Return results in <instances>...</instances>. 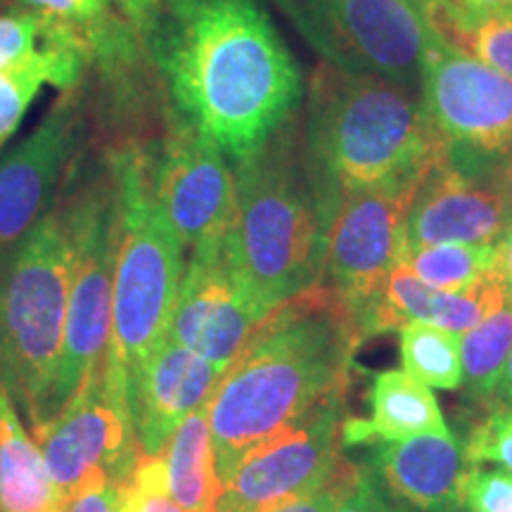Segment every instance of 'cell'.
<instances>
[{"label": "cell", "mask_w": 512, "mask_h": 512, "mask_svg": "<svg viewBox=\"0 0 512 512\" xmlns=\"http://www.w3.org/2000/svg\"><path fill=\"white\" fill-rule=\"evenodd\" d=\"M119 197L110 354L126 375L169 337L185 249L147 181L145 150L128 145L110 157Z\"/></svg>", "instance_id": "obj_6"}, {"label": "cell", "mask_w": 512, "mask_h": 512, "mask_svg": "<svg viewBox=\"0 0 512 512\" xmlns=\"http://www.w3.org/2000/svg\"><path fill=\"white\" fill-rule=\"evenodd\" d=\"M69 302V238L55 209L0 264V382L38 427L53 415Z\"/></svg>", "instance_id": "obj_5"}, {"label": "cell", "mask_w": 512, "mask_h": 512, "mask_svg": "<svg viewBox=\"0 0 512 512\" xmlns=\"http://www.w3.org/2000/svg\"><path fill=\"white\" fill-rule=\"evenodd\" d=\"M411 3H415L420 8V5H425V3H432V0H411Z\"/></svg>", "instance_id": "obj_40"}, {"label": "cell", "mask_w": 512, "mask_h": 512, "mask_svg": "<svg viewBox=\"0 0 512 512\" xmlns=\"http://www.w3.org/2000/svg\"><path fill=\"white\" fill-rule=\"evenodd\" d=\"M463 508L470 512H512V475L470 467L463 484Z\"/></svg>", "instance_id": "obj_31"}, {"label": "cell", "mask_w": 512, "mask_h": 512, "mask_svg": "<svg viewBox=\"0 0 512 512\" xmlns=\"http://www.w3.org/2000/svg\"><path fill=\"white\" fill-rule=\"evenodd\" d=\"M491 399H496L498 403H503V406L512 408V351L508 356V361H505V368L501 377H498V384L494 389V396Z\"/></svg>", "instance_id": "obj_38"}, {"label": "cell", "mask_w": 512, "mask_h": 512, "mask_svg": "<svg viewBox=\"0 0 512 512\" xmlns=\"http://www.w3.org/2000/svg\"><path fill=\"white\" fill-rule=\"evenodd\" d=\"M332 211L335 202L313 176L294 119L238 162L228 249L261 311L320 283Z\"/></svg>", "instance_id": "obj_4"}, {"label": "cell", "mask_w": 512, "mask_h": 512, "mask_svg": "<svg viewBox=\"0 0 512 512\" xmlns=\"http://www.w3.org/2000/svg\"><path fill=\"white\" fill-rule=\"evenodd\" d=\"M83 72L69 67H31L24 72H0V147L15 136L19 124L27 117L31 102L46 86L57 91H72L81 86Z\"/></svg>", "instance_id": "obj_28"}, {"label": "cell", "mask_w": 512, "mask_h": 512, "mask_svg": "<svg viewBox=\"0 0 512 512\" xmlns=\"http://www.w3.org/2000/svg\"><path fill=\"white\" fill-rule=\"evenodd\" d=\"M418 190L339 195L325 235L320 283L347 297L358 325L380 297L406 249V219ZM366 337V335H363Z\"/></svg>", "instance_id": "obj_14"}, {"label": "cell", "mask_w": 512, "mask_h": 512, "mask_svg": "<svg viewBox=\"0 0 512 512\" xmlns=\"http://www.w3.org/2000/svg\"><path fill=\"white\" fill-rule=\"evenodd\" d=\"M401 361L403 370L427 387L458 389L463 387V363H460V339L456 332L434 323L403 325Z\"/></svg>", "instance_id": "obj_26"}, {"label": "cell", "mask_w": 512, "mask_h": 512, "mask_svg": "<svg viewBox=\"0 0 512 512\" xmlns=\"http://www.w3.org/2000/svg\"><path fill=\"white\" fill-rule=\"evenodd\" d=\"M17 10L38 12L69 24L91 43L93 55L112 62L131 53V29L112 15L110 0H12Z\"/></svg>", "instance_id": "obj_27"}, {"label": "cell", "mask_w": 512, "mask_h": 512, "mask_svg": "<svg viewBox=\"0 0 512 512\" xmlns=\"http://www.w3.org/2000/svg\"><path fill=\"white\" fill-rule=\"evenodd\" d=\"M366 342L342 292L318 283L256 325L209 399L221 484L256 446L347 401L354 356Z\"/></svg>", "instance_id": "obj_2"}, {"label": "cell", "mask_w": 512, "mask_h": 512, "mask_svg": "<svg viewBox=\"0 0 512 512\" xmlns=\"http://www.w3.org/2000/svg\"><path fill=\"white\" fill-rule=\"evenodd\" d=\"M344 408L335 401L256 446L221 484L219 512H266L323 489L347 467Z\"/></svg>", "instance_id": "obj_12"}, {"label": "cell", "mask_w": 512, "mask_h": 512, "mask_svg": "<svg viewBox=\"0 0 512 512\" xmlns=\"http://www.w3.org/2000/svg\"><path fill=\"white\" fill-rule=\"evenodd\" d=\"M325 64L420 86L434 36L411 0H273Z\"/></svg>", "instance_id": "obj_8"}, {"label": "cell", "mask_w": 512, "mask_h": 512, "mask_svg": "<svg viewBox=\"0 0 512 512\" xmlns=\"http://www.w3.org/2000/svg\"><path fill=\"white\" fill-rule=\"evenodd\" d=\"M304 147L337 204L344 192L418 190L446 157L413 88L320 64L309 81Z\"/></svg>", "instance_id": "obj_3"}, {"label": "cell", "mask_w": 512, "mask_h": 512, "mask_svg": "<svg viewBox=\"0 0 512 512\" xmlns=\"http://www.w3.org/2000/svg\"><path fill=\"white\" fill-rule=\"evenodd\" d=\"M147 181L183 249L223 240L235 219V171L226 155L181 114L145 150Z\"/></svg>", "instance_id": "obj_13"}, {"label": "cell", "mask_w": 512, "mask_h": 512, "mask_svg": "<svg viewBox=\"0 0 512 512\" xmlns=\"http://www.w3.org/2000/svg\"><path fill=\"white\" fill-rule=\"evenodd\" d=\"M57 204L69 238V302L60 368L53 389V415L60 411L83 377L110 351L114 268H117L119 197L112 162L91 166ZM50 415V418H53Z\"/></svg>", "instance_id": "obj_7"}, {"label": "cell", "mask_w": 512, "mask_h": 512, "mask_svg": "<svg viewBox=\"0 0 512 512\" xmlns=\"http://www.w3.org/2000/svg\"><path fill=\"white\" fill-rule=\"evenodd\" d=\"M458 339L467 399H491L512 351V294Z\"/></svg>", "instance_id": "obj_24"}, {"label": "cell", "mask_w": 512, "mask_h": 512, "mask_svg": "<svg viewBox=\"0 0 512 512\" xmlns=\"http://www.w3.org/2000/svg\"><path fill=\"white\" fill-rule=\"evenodd\" d=\"M81 88L62 91L46 117L0 155V264L55 209L86 143Z\"/></svg>", "instance_id": "obj_11"}, {"label": "cell", "mask_w": 512, "mask_h": 512, "mask_svg": "<svg viewBox=\"0 0 512 512\" xmlns=\"http://www.w3.org/2000/svg\"><path fill=\"white\" fill-rule=\"evenodd\" d=\"M121 489L124 484L107 477H93L67 496L62 512H119Z\"/></svg>", "instance_id": "obj_34"}, {"label": "cell", "mask_w": 512, "mask_h": 512, "mask_svg": "<svg viewBox=\"0 0 512 512\" xmlns=\"http://www.w3.org/2000/svg\"><path fill=\"white\" fill-rule=\"evenodd\" d=\"M418 434L451 437L437 396L406 370H382L370 384L368 418L344 420V446L399 441Z\"/></svg>", "instance_id": "obj_19"}, {"label": "cell", "mask_w": 512, "mask_h": 512, "mask_svg": "<svg viewBox=\"0 0 512 512\" xmlns=\"http://www.w3.org/2000/svg\"><path fill=\"white\" fill-rule=\"evenodd\" d=\"M264 318L235 271L228 235L190 249L171 318L174 342L226 373Z\"/></svg>", "instance_id": "obj_15"}, {"label": "cell", "mask_w": 512, "mask_h": 512, "mask_svg": "<svg viewBox=\"0 0 512 512\" xmlns=\"http://www.w3.org/2000/svg\"><path fill=\"white\" fill-rule=\"evenodd\" d=\"M460 8L475 15H503L512 12V0H453Z\"/></svg>", "instance_id": "obj_36"}, {"label": "cell", "mask_w": 512, "mask_h": 512, "mask_svg": "<svg viewBox=\"0 0 512 512\" xmlns=\"http://www.w3.org/2000/svg\"><path fill=\"white\" fill-rule=\"evenodd\" d=\"M458 512H470V510H465V508H463V510H458Z\"/></svg>", "instance_id": "obj_41"}, {"label": "cell", "mask_w": 512, "mask_h": 512, "mask_svg": "<svg viewBox=\"0 0 512 512\" xmlns=\"http://www.w3.org/2000/svg\"><path fill=\"white\" fill-rule=\"evenodd\" d=\"M221 370L166 337L128 373V411L143 456H162L178 425L209 403Z\"/></svg>", "instance_id": "obj_17"}, {"label": "cell", "mask_w": 512, "mask_h": 512, "mask_svg": "<svg viewBox=\"0 0 512 512\" xmlns=\"http://www.w3.org/2000/svg\"><path fill=\"white\" fill-rule=\"evenodd\" d=\"M34 432L50 477L64 498L93 477L126 484L140 458L128 411L126 370L107 354L60 411Z\"/></svg>", "instance_id": "obj_9"}, {"label": "cell", "mask_w": 512, "mask_h": 512, "mask_svg": "<svg viewBox=\"0 0 512 512\" xmlns=\"http://www.w3.org/2000/svg\"><path fill=\"white\" fill-rule=\"evenodd\" d=\"M420 102L460 169L491 174L512 152V79L437 38L422 62Z\"/></svg>", "instance_id": "obj_10"}, {"label": "cell", "mask_w": 512, "mask_h": 512, "mask_svg": "<svg viewBox=\"0 0 512 512\" xmlns=\"http://www.w3.org/2000/svg\"><path fill=\"white\" fill-rule=\"evenodd\" d=\"M358 472H361V465L347 463L339 475L323 486V489L313 491V494L297 498V501L278 505V508L266 510V512H335L337 505L347 498L351 486L356 484Z\"/></svg>", "instance_id": "obj_33"}, {"label": "cell", "mask_w": 512, "mask_h": 512, "mask_svg": "<svg viewBox=\"0 0 512 512\" xmlns=\"http://www.w3.org/2000/svg\"><path fill=\"white\" fill-rule=\"evenodd\" d=\"M91 60L88 38L69 24L29 10L0 15V72H24L46 64L83 72Z\"/></svg>", "instance_id": "obj_21"}, {"label": "cell", "mask_w": 512, "mask_h": 512, "mask_svg": "<svg viewBox=\"0 0 512 512\" xmlns=\"http://www.w3.org/2000/svg\"><path fill=\"white\" fill-rule=\"evenodd\" d=\"M64 494L0 382V512H62Z\"/></svg>", "instance_id": "obj_20"}, {"label": "cell", "mask_w": 512, "mask_h": 512, "mask_svg": "<svg viewBox=\"0 0 512 512\" xmlns=\"http://www.w3.org/2000/svg\"><path fill=\"white\" fill-rule=\"evenodd\" d=\"M510 228L512 209L494 171H467L444 157L415 192L406 247L498 245Z\"/></svg>", "instance_id": "obj_16"}, {"label": "cell", "mask_w": 512, "mask_h": 512, "mask_svg": "<svg viewBox=\"0 0 512 512\" xmlns=\"http://www.w3.org/2000/svg\"><path fill=\"white\" fill-rule=\"evenodd\" d=\"M401 261L425 285L460 292L498 268V245H427L406 247Z\"/></svg>", "instance_id": "obj_25"}, {"label": "cell", "mask_w": 512, "mask_h": 512, "mask_svg": "<svg viewBox=\"0 0 512 512\" xmlns=\"http://www.w3.org/2000/svg\"><path fill=\"white\" fill-rule=\"evenodd\" d=\"M498 271H501L505 283L512 290V228L498 242Z\"/></svg>", "instance_id": "obj_37"}, {"label": "cell", "mask_w": 512, "mask_h": 512, "mask_svg": "<svg viewBox=\"0 0 512 512\" xmlns=\"http://www.w3.org/2000/svg\"><path fill=\"white\" fill-rule=\"evenodd\" d=\"M494 178H496V185H498V188H501V192L505 195V200H508L510 209H512V152L503 159L501 164L496 166Z\"/></svg>", "instance_id": "obj_39"}, {"label": "cell", "mask_w": 512, "mask_h": 512, "mask_svg": "<svg viewBox=\"0 0 512 512\" xmlns=\"http://www.w3.org/2000/svg\"><path fill=\"white\" fill-rule=\"evenodd\" d=\"M418 10L441 46L475 57L512 79V12L475 15L453 0H432Z\"/></svg>", "instance_id": "obj_23"}, {"label": "cell", "mask_w": 512, "mask_h": 512, "mask_svg": "<svg viewBox=\"0 0 512 512\" xmlns=\"http://www.w3.org/2000/svg\"><path fill=\"white\" fill-rule=\"evenodd\" d=\"M117 3H119V8L124 10L128 22L136 24V27L140 29L145 24V19L157 10V5L162 3V0H117Z\"/></svg>", "instance_id": "obj_35"}, {"label": "cell", "mask_w": 512, "mask_h": 512, "mask_svg": "<svg viewBox=\"0 0 512 512\" xmlns=\"http://www.w3.org/2000/svg\"><path fill=\"white\" fill-rule=\"evenodd\" d=\"M484 411L472 422L463 439L467 460L472 465L498 463L512 475V408L496 399H486Z\"/></svg>", "instance_id": "obj_29"}, {"label": "cell", "mask_w": 512, "mask_h": 512, "mask_svg": "<svg viewBox=\"0 0 512 512\" xmlns=\"http://www.w3.org/2000/svg\"><path fill=\"white\" fill-rule=\"evenodd\" d=\"M119 512H185L169 496L164 456L140 453L136 470L121 489Z\"/></svg>", "instance_id": "obj_30"}, {"label": "cell", "mask_w": 512, "mask_h": 512, "mask_svg": "<svg viewBox=\"0 0 512 512\" xmlns=\"http://www.w3.org/2000/svg\"><path fill=\"white\" fill-rule=\"evenodd\" d=\"M140 31L176 112L235 164L302 105V69L259 0H162Z\"/></svg>", "instance_id": "obj_1"}, {"label": "cell", "mask_w": 512, "mask_h": 512, "mask_svg": "<svg viewBox=\"0 0 512 512\" xmlns=\"http://www.w3.org/2000/svg\"><path fill=\"white\" fill-rule=\"evenodd\" d=\"M335 512H418V510H413L411 505H406L396 496L389 494V491L377 482L373 472H370L366 465H361L356 484L351 486L347 498L337 505Z\"/></svg>", "instance_id": "obj_32"}, {"label": "cell", "mask_w": 512, "mask_h": 512, "mask_svg": "<svg viewBox=\"0 0 512 512\" xmlns=\"http://www.w3.org/2000/svg\"><path fill=\"white\" fill-rule=\"evenodd\" d=\"M366 467L389 494L418 512L463 510V484L470 467L463 439L418 434L370 444Z\"/></svg>", "instance_id": "obj_18"}, {"label": "cell", "mask_w": 512, "mask_h": 512, "mask_svg": "<svg viewBox=\"0 0 512 512\" xmlns=\"http://www.w3.org/2000/svg\"><path fill=\"white\" fill-rule=\"evenodd\" d=\"M162 456L169 496L185 512H219L221 479L216 472L209 403L178 425Z\"/></svg>", "instance_id": "obj_22"}]
</instances>
